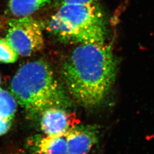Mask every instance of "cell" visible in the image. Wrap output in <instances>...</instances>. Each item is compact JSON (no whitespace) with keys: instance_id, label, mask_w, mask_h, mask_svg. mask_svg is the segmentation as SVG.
Masks as SVG:
<instances>
[{"instance_id":"obj_12","label":"cell","mask_w":154,"mask_h":154,"mask_svg":"<svg viewBox=\"0 0 154 154\" xmlns=\"http://www.w3.org/2000/svg\"><path fill=\"white\" fill-rule=\"evenodd\" d=\"M74 154V153H72V152H69L67 154Z\"/></svg>"},{"instance_id":"obj_9","label":"cell","mask_w":154,"mask_h":154,"mask_svg":"<svg viewBox=\"0 0 154 154\" xmlns=\"http://www.w3.org/2000/svg\"><path fill=\"white\" fill-rule=\"evenodd\" d=\"M17 111V101L11 93L0 88V118L12 121Z\"/></svg>"},{"instance_id":"obj_13","label":"cell","mask_w":154,"mask_h":154,"mask_svg":"<svg viewBox=\"0 0 154 154\" xmlns=\"http://www.w3.org/2000/svg\"><path fill=\"white\" fill-rule=\"evenodd\" d=\"M0 84H1V77H0Z\"/></svg>"},{"instance_id":"obj_4","label":"cell","mask_w":154,"mask_h":154,"mask_svg":"<svg viewBox=\"0 0 154 154\" xmlns=\"http://www.w3.org/2000/svg\"><path fill=\"white\" fill-rule=\"evenodd\" d=\"M44 25L33 17H17L8 22L6 39L19 55L28 57L44 46Z\"/></svg>"},{"instance_id":"obj_7","label":"cell","mask_w":154,"mask_h":154,"mask_svg":"<svg viewBox=\"0 0 154 154\" xmlns=\"http://www.w3.org/2000/svg\"><path fill=\"white\" fill-rule=\"evenodd\" d=\"M35 145L38 154H66L69 152L64 135H46L38 139Z\"/></svg>"},{"instance_id":"obj_1","label":"cell","mask_w":154,"mask_h":154,"mask_svg":"<svg viewBox=\"0 0 154 154\" xmlns=\"http://www.w3.org/2000/svg\"><path fill=\"white\" fill-rule=\"evenodd\" d=\"M118 62L109 45H77L65 59L62 74L69 93L86 108L99 106L113 85Z\"/></svg>"},{"instance_id":"obj_3","label":"cell","mask_w":154,"mask_h":154,"mask_svg":"<svg viewBox=\"0 0 154 154\" xmlns=\"http://www.w3.org/2000/svg\"><path fill=\"white\" fill-rule=\"evenodd\" d=\"M11 91L28 115H41L50 107H67L70 102L49 64L44 60L22 65L13 77Z\"/></svg>"},{"instance_id":"obj_10","label":"cell","mask_w":154,"mask_h":154,"mask_svg":"<svg viewBox=\"0 0 154 154\" xmlns=\"http://www.w3.org/2000/svg\"><path fill=\"white\" fill-rule=\"evenodd\" d=\"M18 54L6 38H0V62L13 63L18 58Z\"/></svg>"},{"instance_id":"obj_11","label":"cell","mask_w":154,"mask_h":154,"mask_svg":"<svg viewBox=\"0 0 154 154\" xmlns=\"http://www.w3.org/2000/svg\"><path fill=\"white\" fill-rule=\"evenodd\" d=\"M11 126V121L0 118V136L6 134Z\"/></svg>"},{"instance_id":"obj_5","label":"cell","mask_w":154,"mask_h":154,"mask_svg":"<svg viewBox=\"0 0 154 154\" xmlns=\"http://www.w3.org/2000/svg\"><path fill=\"white\" fill-rule=\"evenodd\" d=\"M41 128L46 135H64L79 121L74 113L61 107H50L41 114Z\"/></svg>"},{"instance_id":"obj_6","label":"cell","mask_w":154,"mask_h":154,"mask_svg":"<svg viewBox=\"0 0 154 154\" xmlns=\"http://www.w3.org/2000/svg\"><path fill=\"white\" fill-rule=\"evenodd\" d=\"M69 152L76 154H88L98 140L95 127L79 126L72 127L64 135Z\"/></svg>"},{"instance_id":"obj_2","label":"cell","mask_w":154,"mask_h":154,"mask_svg":"<svg viewBox=\"0 0 154 154\" xmlns=\"http://www.w3.org/2000/svg\"><path fill=\"white\" fill-rule=\"evenodd\" d=\"M55 12L46 25L47 31L65 44L103 43L107 25L98 0H57Z\"/></svg>"},{"instance_id":"obj_8","label":"cell","mask_w":154,"mask_h":154,"mask_svg":"<svg viewBox=\"0 0 154 154\" xmlns=\"http://www.w3.org/2000/svg\"><path fill=\"white\" fill-rule=\"evenodd\" d=\"M50 0H9L8 11L17 17L29 16L45 5Z\"/></svg>"}]
</instances>
